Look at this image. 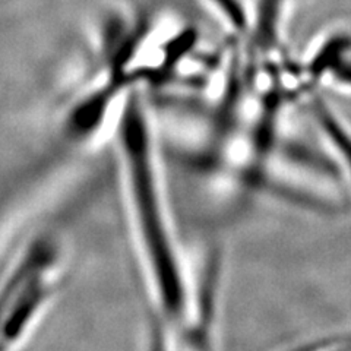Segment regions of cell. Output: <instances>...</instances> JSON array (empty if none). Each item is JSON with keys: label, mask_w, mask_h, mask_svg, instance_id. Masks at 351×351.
Wrapping results in <instances>:
<instances>
[{"label": "cell", "mask_w": 351, "mask_h": 351, "mask_svg": "<svg viewBox=\"0 0 351 351\" xmlns=\"http://www.w3.org/2000/svg\"><path fill=\"white\" fill-rule=\"evenodd\" d=\"M122 154L132 221L154 295L162 312L179 321L186 312V287L162 201L156 157L144 108L132 97L120 119Z\"/></svg>", "instance_id": "cell-1"}, {"label": "cell", "mask_w": 351, "mask_h": 351, "mask_svg": "<svg viewBox=\"0 0 351 351\" xmlns=\"http://www.w3.org/2000/svg\"><path fill=\"white\" fill-rule=\"evenodd\" d=\"M53 245L37 241L0 290V348L21 341L51 291Z\"/></svg>", "instance_id": "cell-2"}, {"label": "cell", "mask_w": 351, "mask_h": 351, "mask_svg": "<svg viewBox=\"0 0 351 351\" xmlns=\"http://www.w3.org/2000/svg\"><path fill=\"white\" fill-rule=\"evenodd\" d=\"M215 6L219 9V14L224 15L230 27L240 31L247 27V16L245 8L240 5L239 0H213Z\"/></svg>", "instance_id": "cell-3"}, {"label": "cell", "mask_w": 351, "mask_h": 351, "mask_svg": "<svg viewBox=\"0 0 351 351\" xmlns=\"http://www.w3.org/2000/svg\"><path fill=\"white\" fill-rule=\"evenodd\" d=\"M346 341H347V346H348V347H351V334L346 338Z\"/></svg>", "instance_id": "cell-4"}]
</instances>
